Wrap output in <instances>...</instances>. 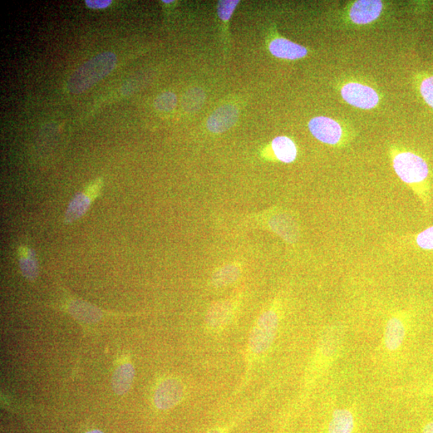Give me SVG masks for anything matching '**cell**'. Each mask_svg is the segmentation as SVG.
<instances>
[{
    "mask_svg": "<svg viewBox=\"0 0 433 433\" xmlns=\"http://www.w3.org/2000/svg\"><path fill=\"white\" fill-rule=\"evenodd\" d=\"M344 334L343 329L336 325L325 329L321 333L305 376L303 398L336 361L342 352Z\"/></svg>",
    "mask_w": 433,
    "mask_h": 433,
    "instance_id": "1",
    "label": "cell"
},
{
    "mask_svg": "<svg viewBox=\"0 0 433 433\" xmlns=\"http://www.w3.org/2000/svg\"><path fill=\"white\" fill-rule=\"evenodd\" d=\"M392 166L399 179L410 185L425 205L429 203L430 196L425 186L429 167L425 161L412 152H399L392 157Z\"/></svg>",
    "mask_w": 433,
    "mask_h": 433,
    "instance_id": "2",
    "label": "cell"
},
{
    "mask_svg": "<svg viewBox=\"0 0 433 433\" xmlns=\"http://www.w3.org/2000/svg\"><path fill=\"white\" fill-rule=\"evenodd\" d=\"M117 57L114 53L98 54L79 68L68 81V90L74 94L85 92L108 75L114 68Z\"/></svg>",
    "mask_w": 433,
    "mask_h": 433,
    "instance_id": "3",
    "label": "cell"
},
{
    "mask_svg": "<svg viewBox=\"0 0 433 433\" xmlns=\"http://www.w3.org/2000/svg\"><path fill=\"white\" fill-rule=\"evenodd\" d=\"M279 324L280 316L276 310L269 309L261 314L249 336L250 357L259 358L269 352L276 339Z\"/></svg>",
    "mask_w": 433,
    "mask_h": 433,
    "instance_id": "4",
    "label": "cell"
},
{
    "mask_svg": "<svg viewBox=\"0 0 433 433\" xmlns=\"http://www.w3.org/2000/svg\"><path fill=\"white\" fill-rule=\"evenodd\" d=\"M410 321L403 312H395L387 317L381 342V349L385 356H396L405 344Z\"/></svg>",
    "mask_w": 433,
    "mask_h": 433,
    "instance_id": "5",
    "label": "cell"
},
{
    "mask_svg": "<svg viewBox=\"0 0 433 433\" xmlns=\"http://www.w3.org/2000/svg\"><path fill=\"white\" fill-rule=\"evenodd\" d=\"M185 394L183 383L176 378L165 379L157 387L154 405L160 410H169L181 401Z\"/></svg>",
    "mask_w": 433,
    "mask_h": 433,
    "instance_id": "6",
    "label": "cell"
},
{
    "mask_svg": "<svg viewBox=\"0 0 433 433\" xmlns=\"http://www.w3.org/2000/svg\"><path fill=\"white\" fill-rule=\"evenodd\" d=\"M343 100L354 107L371 110L380 101L378 93L372 88L360 83H348L341 90Z\"/></svg>",
    "mask_w": 433,
    "mask_h": 433,
    "instance_id": "7",
    "label": "cell"
},
{
    "mask_svg": "<svg viewBox=\"0 0 433 433\" xmlns=\"http://www.w3.org/2000/svg\"><path fill=\"white\" fill-rule=\"evenodd\" d=\"M101 186L102 182L101 180H98L94 183L88 186L85 190L74 197L68 206L65 216L66 223H72L73 221L80 219L87 213L93 201L99 196Z\"/></svg>",
    "mask_w": 433,
    "mask_h": 433,
    "instance_id": "8",
    "label": "cell"
},
{
    "mask_svg": "<svg viewBox=\"0 0 433 433\" xmlns=\"http://www.w3.org/2000/svg\"><path fill=\"white\" fill-rule=\"evenodd\" d=\"M309 130L316 139L324 144L336 145L341 141L343 130L341 125L332 118L317 117L310 121Z\"/></svg>",
    "mask_w": 433,
    "mask_h": 433,
    "instance_id": "9",
    "label": "cell"
},
{
    "mask_svg": "<svg viewBox=\"0 0 433 433\" xmlns=\"http://www.w3.org/2000/svg\"><path fill=\"white\" fill-rule=\"evenodd\" d=\"M383 3L378 0H360L352 5L350 18L356 24H367L376 21L382 12Z\"/></svg>",
    "mask_w": 433,
    "mask_h": 433,
    "instance_id": "10",
    "label": "cell"
},
{
    "mask_svg": "<svg viewBox=\"0 0 433 433\" xmlns=\"http://www.w3.org/2000/svg\"><path fill=\"white\" fill-rule=\"evenodd\" d=\"M239 112L234 105H224L216 110L209 118L208 129L213 132H223L238 121Z\"/></svg>",
    "mask_w": 433,
    "mask_h": 433,
    "instance_id": "11",
    "label": "cell"
},
{
    "mask_svg": "<svg viewBox=\"0 0 433 433\" xmlns=\"http://www.w3.org/2000/svg\"><path fill=\"white\" fill-rule=\"evenodd\" d=\"M232 306L229 302H219L209 309L205 316V326L211 332L221 331L229 323Z\"/></svg>",
    "mask_w": 433,
    "mask_h": 433,
    "instance_id": "12",
    "label": "cell"
},
{
    "mask_svg": "<svg viewBox=\"0 0 433 433\" xmlns=\"http://www.w3.org/2000/svg\"><path fill=\"white\" fill-rule=\"evenodd\" d=\"M269 48L274 57L287 60H297L306 57L308 54L306 48L283 38L274 39Z\"/></svg>",
    "mask_w": 433,
    "mask_h": 433,
    "instance_id": "13",
    "label": "cell"
},
{
    "mask_svg": "<svg viewBox=\"0 0 433 433\" xmlns=\"http://www.w3.org/2000/svg\"><path fill=\"white\" fill-rule=\"evenodd\" d=\"M356 427V417L351 408H337L329 421L328 433H353Z\"/></svg>",
    "mask_w": 433,
    "mask_h": 433,
    "instance_id": "14",
    "label": "cell"
},
{
    "mask_svg": "<svg viewBox=\"0 0 433 433\" xmlns=\"http://www.w3.org/2000/svg\"><path fill=\"white\" fill-rule=\"evenodd\" d=\"M135 376L134 366L130 363L122 364L116 369L112 379V390L117 395H124L130 390Z\"/></svg>",
    "mask_w": 433,
    "mask_h": 433,
    "instance_id": "15",
    "label": "cell"
},
{
    "mask_svg": "<svg viewBox=\"0 0 433 433\" xmlns=\"http://www.w3.org/2000/svg\"><path fill=\"white\" fill-rule=\"evenodd\" d=\"M19 268L24 277L30 281H35L38 277L39 268L37 256L30 248L21 245L18 249Z\"/></svg>",
    "mask_w": 433,
    "mask_h": 433,
    "instance_id": "16",
    "label": "cell"
},
{
    "mask_svg": "<svg viewBox=\"0 0 433 433\" xmlns=\"http://www.w3.org/2000/svg\"><path fill=\"white\" fill-rule=\"evenodd\" d=\"M275 156L284 163H292L297 157V149L292 140L287 137H278L272 141Z\"/></svg>",
    "mask_w": 433,
    "mask_h": 433,
    "instance_id": "17",
    "label": "cell"
},
{
    "mask_svg": "<svg viewBox=\"0 0 433 433\" xmlns=\"http://www.w3.org/2000/svg\"><path fill=\"white\" fill-rule=\"evenodd\" d=\"M70 311L74 316L85 322H93L101 317L99 310L82 302H72L70 305Z\"/></svg>",
    "mask_w": 433,
    "mask_h": 433,
    "instance_id": "18",
    "label": "cell"
},
{
    "mask_svg": "<svg viewBox=\"0 0 433 433\" xmlns=\"http://www.w3.org/2000/svg\"><path fill=\"white\" fill-rule=\"evenodd\" d=\"M239 274V270L237 268H224L214 275L212 283L215 287H224L234 283L238 279Z\"/></svg>",
    "mask_w": 433,
    "mask_h": 433,
    "instance_id": "19",
    "label": "cell"
},
{
    "mask_svg": "<svg viewBox=\"0 0 433 433\" xmlns=\"http://www.w3.org/2000/svg\"><path fill=\"white\" fill-rule=\"evenodd\" d=\"M177 104V97L172 92H165L157 98L154 105L157 110L168 112L174 110Z\"/></svg>",
    "mask_w": 433,
    "mask_h": 433,
    "instance_id": "20",
    "label": "cell"
},
{
    "mask_svg": "<svg viewBox=\"0 0 433 433\" xmlns=\"http://www.w3.org/2000/svg\"><path fill=\"white\" fill-rule=\"evenodd\" d=\"M418 247L424 250H433V225L416 236Z\"/></svg>",
    "mask_w": 433,
    "mask_h": 433,
    "instance_id": "21",
    "label": "cell"
},
{
    "mask_svg": "<svg viewBox=\"0 0 433 433\" xmlns=\"http://www.w3.org/2000/svg\"><path fill=\"white\" fill-rule=\"evenodd\" d=\"M239 1H231V0H228V1H219L218 5V14L219 17L221 19H223L224 21H228L230 19L231 16L234 11L236 7H237Z\"/></svg>",
    "mask_w": 433,
    "mask_h": 433,
    "instance_id": "22",
    "label": "cell"
},
{
    "mask_svg": "<svg viewBox=\"0 0 433 433\" xmlns=\"http://www.w3.org/2000/svg\"><path fill=\"white\" fill-rule=\"evenodd\" d=\"M203 93L198 88H194V90L187 92L185 97H183V107H185V110L189 111L199 110V108L201 107L203 103L196 101V97H199Z\"/></svg>",
    "mask_w": 433,
    "mask_h": 433,
    "instance_id": "23",
    "label": "cell"
},
{
    "mask_svg": "<svg viewBox=\"0 0 433 433\" xmlns=\"http://www.w3.org/2000/svg\"><path fill=\"white\" fill-rule=\"evenodd\" d=\"M421 92L427 105L433 108V77L426 78L423 81Z\"/></svg>",
    "mask_w": 433,
    "mask_h": 433,
    "instance_id": "24",
    "label": "cell"
},
{
    "mask_svg": "<svg viewBox=\"0 0 433 433\" xmlns=\"http://www.w3.org/2000/svg\"><path fill=\"white\" fill-rule=\"evenodd\" d=\"M110 0H86L87 7L92 9H104L110 6Z\"/></svg>",
    "mask_w": 433,
    "mask_h": 433,
    "instance_id": "25",
    "label": "cell"
},
{
    "mask_svg": "<svg viewBox=\"0 0 433 433\" xmlns=\"http://www.w3.org/2000/svg\"><path fill=\"white\" fill-rule=\"evenodd\" d=\"M418 392H419L421 394L433 395V383L432 385H426L421 388Z\"/></svg>",
    "mask_w": 433,
    "mask_h": 433,
    "instance_id": "26",
    "label": "cell"
},
{
    "mask_svg": "<svg viewBox=\"0 0 433 433\" xmlns=\"http://www.w3.org/2000/svg\"><path fill=\"white\" fill-rule=\"evenodd\" d=\"M422 433H433V421L427 423L423 427Z\"/></svg>",
    "mask_w": 433,
    "mask_h": 433,
    "instance_id": "27",
    "label": "cell"
},
{
    "mask_svg": "<svg viewBox=\"0 0 433 433\" xmlns=\"http://www.w3.org/2000/svg\"><path fill=\"white\" fill-rule=\"evenodd\" d=\"M206 433H225L223 429H219V427H216V429L211 430Z\"/></svg>",
    "mask_w": 433,
    "mask_h": 433,
    "instance_id": "28",
    "label": "cell"
},
{
    "mask_svg": "<svg viewBox=\"0 0 433 433\" xmlns=\"http://www.w3.org/2000/svg\"><path fill=\"white\" fill-rule=\"evenodd\" d=\"M87 433H103V432L101 431H100V430H92V431L88 432Z\"/></svg>",
    "mask_w": 433,
    "mask_h": 433,
    "instance_id": "29",
    "label": "cell"
},
{
    "mask_svg": "<svg viewBox=\"0 0 433 433\" xmlns=\"http://www.w3.org/2000/svg\"><path fill=\"white\" fill-rule=\"evenodd\" d=\"M165 3H173V0H164Z\"/></svg>",
    "mask_w": 433,
    "mask_h": 433,
    "instance_id": "30",
    "label": "cell"
}]
</instances>
